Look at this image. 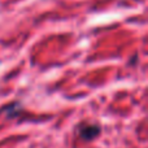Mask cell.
<instances>
[{"instance_id":"cell-1","label":"cell","mask_w":148,"mask_h":148,"mask_svg":"<svg viewBox=\"0 0 148 148\" xmlns=\"http://www.w3.org/2000/svg\"><path fill=\"white\" fill-rule=\"evenodd\" d=\"M101 133V127L97 123H90V122H83L78 126V134L83 140H92L96 136L100 135Z\"/></svg>"},{"instance_id":"cell-2","label":"cell","mask_w":148,"mask_h":148,"mask_svg":"<svg viewBox=\"0 0 148 148\" xmlns=\"http://www.w3.org/2000/svg\"><path fill=\"white\" fill-rule=\"evenodd\" d=\"M21 109H22V108H21L20 103H12V104L7 105V107L3 109V112L10 118V117H16V116L21 112Z\"/></svg>"}]
</instances>
